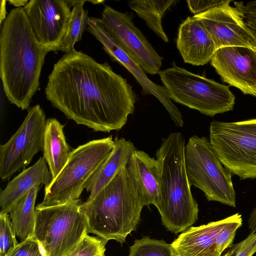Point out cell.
<instances>
[{
  "mask_svg": "<svg viewBox=\"0 0 256 256\" xmlns=\"http://www.w3.org/2000/svg\"><path fill=\"white\" fill-rule=\"evenodd\" d=\"M45 94L68 118L106 132L125 125L136 100L132 86L107 62L99 63L75 49L54 64Z\"/></svg>",
  "mask_w": 256,
  "mask_h": 256,
  "instance_id": "6da1fadb",
  "label": "cell"
},
{
  "mask_svg": "<svg viewBox=\"0 0 256 256\" xmlns=\"http://www.w3.org/2000/svg\"><path fill=\"white\" fill-rule=\"evenodd\" d=\"M0 50L4 92L10 103L28 109L48 52L36 38L23 7L12 10L2 24Z\"/></svg>",
  "mask_w": 256,
  "mask_h": 256,
  "instance_id": "7a4b0ae2",
  "label": "cell"
},
{
  "mask_svg": "<svg viewBox=\"0 0 256 256\" xmlns=\"http://www.w3.org/2000/svg\"><path fill=\"white\" fill-rule=\"evenodd\" d=\"M144 206L126 166L92 199L82 202L80 210L86 218L88 234L122 244L136 230Z\"/></svg>",
  "mask_w": 256,
  "mask_h": 256,
  "instance_id": "3957f363",
  "label": "cell"
},
{
  "mask_svg": "<svg viewBox=\"0 0 256 256\" xmlns=\"http://www.w3.org/2000/svg\"><path fill=\"white\" fill-rule=\"evenodd\" d=\"M185 139L180 132L162 140L156 158L160 164V198L156 206L162 224L178 234L198 220V204L193 197L184 162Z\"/></svg>",
  "mask_w": 256,
  "mask_h": 256,
  "instance_id": "277c9868",
  "label": "cell"
},
{
  "mask_svg": "<svg viewBox=\"0 0 256 256\" xmlns=\"http://www.w3.org/2000/svg\"><path fill=\"white\" fill-rule=\"evenodd\" d=\"M114 147L112 136L90 140L72 151L58 176L44 188L42 202L36 208L52 206L80 199L90 178Z\"/></svg>",
  "mask_w": 256,
  "mask_h": 256,
  "instance_id": "5b68a950",
  "label": "cell"
},
{
  "mask_svg": "<svg viewBox=\"0 0 256 256\" xmlns=\"http://www.w3.org/2000/svg\"><path fill=\"white\" fill-rule=\"evenodd\" d=\"M171 100L206 116L232 110L235 96L229 86L176 66L158 72Z\"/></svg>",
  "mask_w": 256,
  "mask_h": 256,
  "instance_id": "8992f818",
  "label": "cell"
},
{
  "mask_svg": "<svg viewBox=\"0 0 256 256\" xmlns=\"http://www.w3.org/2000/svg\"><path fill=\"white\" fill-rule=\"evenodd\" d=\"M79 199L36 208L34 238L44 256H67L88 233Z\"/></svg>",
  "mask_w": 256,
  "mask_h": 256,
  "instance_id": "52a82bcc",
  "label": "cell"
},
{
  "mask_svg": "<svg viewBox=\"0 0 256 256\" xmlns=\"http://www.w3.org/2000/svg\"><path fill=\"white\" fill-rule=\"evenodd\" d=\"M184 162L190 185L201 190L208 201L236 207L232 174L223 166L210 140L196 135L190 138Z\"/></svg>",
  "mask_w": 256,
  "mask_h": 256,
  "instance_id": "ba28073f",
  "label": "cell"
},
{
  "mask_svg": "<svg viewBox=\"0 0 256 256\" xmlns=\"http://www.w3.org/2000/svg\"><path fill=\"white\" fill-rule=\"evenodd\" d=\"M210 142L223 166L240 180L256 178V118L212 121Z\"/></svg>",
  "mask_w": 256,
  "mask_h": 256,
  "instance_id": "9c48e42d",
  "label": "cell"
},
{
  "mask_svg": "<svg viewBox=\"0 0 256 256\" xmlns=\"http://www.w3.org/2000/svg\"><path fill=\"white\" fill-rule=\"evenodd\" d=\"M46 114L39 104L28 109L21 126L10 140L0 146V177L8 180L28 166L44 148Z\"/></svg>",
  "mask_w": 256,
  "mask_h": 256,
  "instance_id": "30bf717a",
  "label": "cell"
},
{
  "mask_svg": "<svg viewBox=\"0 0 256 256\" xmlns=\"http://www.w3.org/2000/svg\"><path fill=\"white\" fill-rule=\"evenodd\" d=\"M110 36L148 74H158L162 57L134 24L130 15L106 6L100 18Z\"/></svg>",
  "mask_w": 256,
  "mask_h": 256,
  "instance_id": "8fae6325",
  "label": "cell"
},
{
  "mask_svg": "<svg viewBox=\"0 0 256 256\" xmlns=\"http://www.w3.org/2000/svg\"><path fill=\"white\" fill-rule=\"evenodd\" d=\"M86 29L102 44V48L112 61L119 63L132 74L142 87V94L155 96L168 112L174 124L182 128L184 126L182 116L170 98L165 88L154 83L147 76L140 66L105 30L100 18L88 17Z\"/></svg>",
  "mask_w": 256,
  "mask_h": 256,
  "instance_id": "7c38bea8",
  "label": "cell"
},
{
  "mask_svg": "<svg viewBox=\"0 0 256 256\" xmlns=\"http://www.w3.org/2000/svg\"><path fill=\"white\" fill-rule=\"evenodd\" d=\"M33 32L48 52H57L71 10L66 0H30L23 7Z\"/></svg>",
  "mask_w": 256,
  "mask_h": 256,
  "instance_id": "4fadbf2b",
  "label": "cell"
},
{
  "mask_svg": "<svg viewBox=\"0 0 256 256\" xmlns=\"http://www.w3.org/2000/svg\"><path fill=\"white\" fill-rule=\"evenodd\" d=\"M222 80L256 96V49L226 46L216 51L210 61Z\"/></svg>",
  "mask_w": 256,
  "mask_h": 256,
  "instance_id": "5bb4252c",
  "label": "cell"
},
{
  "mask_svg": "<svg viewBox=\"0 0 256 256\" xmlns=\"http://www.w3.org/2000/svg\"><path fill=\"white\" fill-rule=\"evenodd\" d=\"M227 0L222 5L194 15L208 32L216 50L226 46H245L256 49V42L246 29L234 6Z\"/></svg>",
  "mask_w": 256,
  "mask_h": 256,
  "instance_id": "9a60e30c",
  "label": "cell"
},
{
  "mask_svg": "<svg viewBox=\"0 0 256 256\" xmlns=\"http://www.w3.org/2000/svg\"><path fill=\"white\" fill-rule=\"evenodd\" d=\"M239 214L189 228L171 244L175 256H222L216 248V238Z\"/></svg>",
  "mask_w": 256,
  "mask_h": 256,
  "instance_id": "2e32d148",
  "label": "cell"
},
{
  "mask_svg": "<svg viewBox=\"0 0 256 256\" xmlns=\"http://www.w3.org/2000/svg\"><path fill=\"white\" fill-rule=\"evenodd\" d=\"M176 47L184 62L193 66H204L210 61L216 46L200 22L188 17L180 26Z\"/></svg>",
  "mask_w": 256,
  "mask_h": 256,
  "instance_id": "e0dca14e",
  "label": "cell"
},
{
  "mask_svg": "<svg viewBox=\"0 0 256 256\" xmlns=\"http://www.w3.org/2000/svg\"><path fill=\"white\" fill-rule=\"evenodd\" d=\"M52 181L45 159L40 158L33 165L24 169L0 191V212L9 214L32 188L44 184L46 188Z\"/></svg>",
  "mask_w": 256,
  "mask_h": 256,
  "instance_id": "ac0fdd59",
  "label": "cell"
},
{
  "mask_svg": "<svg viewBox=\"0 0 256 256\" xmlns=\"http://www.w3.org/2000/svg\"><path fill=\"white\" fill-rule=\"evenodd\" d=\"M126 167L145 205L156 207L160 198V170L157 160L136 149Z\"/></svg>",
  "mask_w": 256,
  "mask_h": 256,
  "instance_id": "d6986e66",
  "label": "cell"
},
{
  "mask_svg": "<svg viewBox=\"0 0 256 256\" xmlns=\"http://www.w3.org/2000/svg\"><path fill=\"white\" fill-rule=\"evenodd\" d=\"M114 147L103 162L87 182L85 189L90 194L86 200L92 199L126 166L133 152L134 144L124 138L114 139Z\"/></svg>",
  "mask_w": 256,
  "mask_h": 256,
  "instance_id": "ffe728a7",
  "label": "cell"
},
{
  "mask_svg": "<svg viewBox=\"0 0 256 256\" xmlns=\"http://www.w3.org/2000/svg\"><path fill=\"white\" fill-rule=\"evenodd\" d=\"M64 128L56 118L46 120L42 151L52 180L66 164L72 151L66 140Z\"/></svg>",
  "mask_w": 256,
  "mask_h": 256,
  "instance_id": "44dd1931",
  "label": "cell"
},
{
  "mask_svg": "<svg viewBox=\"0 0 256 256\" xmlns=\"http://www.w3.org/2000/svg\"><path fill=\"white\" fill-rule=\"evenodd\" d=\"M40 188V186L32 188L9 214L12 229L20 242L34 236L35 204Z\"/></svg>",
  "mask_w": 256,
  "mask_h": 256,
  "instance_id": "7402d4cb",
  "label": "cell"
},
{
  "mask_svg": "<svg viewBox=\"0 0 256 256\" xmlns=\"http://www.w3.org/2000/svg\"><path fill=\"white\" fill-rule=\"evenodd\" d=\"M178 2L176 0H134L128 4L158 36L168 42V38L162 26V18L167 10Z\"/></svg>",
  "mask_w": 256,
  "mask_h": 256,
  "instance_id": "603a6c76",
  "label": "cell"
},
{
  "mask_svg": "<svg viewBox=\"0 0 256 256\" xmlns=\"http://www.w3.org/2000/svg\"><path fill=\"white\" fill-rule=\"evenodd\" d=\"M87 0H79L72 7L68 23L66 32L58 48V51L66 53L74 50V46L80 40L86 26L88 18V12L84 8V4Z\"/></svg>",
  "mask_w": 256,
  "mask_h": 256,
  "instance_id": "cb8c5ba5",
  "label": "cell"
},
{
  "mask_svg": "<svg viewBox=\"0 0 256 256\" xmlns=\"http://www.w3.org/2000/svg\"><path fill=\"white\" fill-rule=\"evenodd\" d=\"M128 256H175L171 244L164 240L144 236L136 240Z\"/></svg>",
  "mask_w": 256,
  "mask_h": 256,
  "instance_id": "d4e9b609",
  "label": "cell"
},
{
  "mask_svg": "<svg viewBox=\"0 0 256 256\" xmlns=\"http://www.w3.org/2000/svg\"><path fill=\"white\" fill-rule=\"evenodd\" d=\"M108 240L86 234L67 256H105Z\"/></svg>",
  "mask_w": 256,
  "mask_h": 256,
  "instance_id": "484cf974",
  "label": "cell"
},
{
  "mask_svg": "<svg viewBox=\"0 0 256 256\" xmlns=\"http://www.w3.org/2000/svg\"><path fill=\"white\" fill-rule=\"evenodd\" d=\"M18 243L10 215L0 212V256H7Z\"/></svg>",
  "mask_w": 256,
  "mask_h": 256,
  "instance_id": "4316f807",
  "label": "cell"
},
{
  "mask_svg": "<svg viewBox=\"0 0 256 256\" xmlns=\"http://www.w3.org/2000/svg\"><path fill=\"white\" fill-rule=\"evenodd\" d=\"M234 4L244 26L256 42V0L234 2Z\"/></svg>",
  "mask_w": 256,
  "mask_h": 256,
  "instance_id": "83f0119b",
  "label": "cell"
},
{
  "mask_svg": "<svg viewBox=\"0 0 256 256\" xmlns=\"http://www.w3.org/2000/svg\"><path fill=\"white\" fill-rule=\"evenodd\" d=\"M242 215L238 216L234 221L228 224L219 234L216 238V245L218 252L222 255L226 248H230L237 230L242 226Z\"/></svg>",
  "mask_w": 256,
  "mask_h": 256,
  "instance_id": "f1b7e54d",
  "label": "cell"
},
{
  "mask_svg": "<svg viewBox=\"0 0 256 256\" xmlns=\"http://www.w3.org/2000/svg\"><path fill=\"white\" fill-rule=\"evenodd\" d=\"M256 252V232H251L244 240L233 244L223 256H252Z\"/></svg>",
  "mask_w": 256,
  "mask_h": 256,
  "instance_id": "f546056e",
  "label": "cell"
},
{
  "mask_svg": "<svg viewBox=\"0 0 256 256\" xmlns=\"http://www.w3.org/2000/svg\"><path fill=\"white\" fill-rule=\"evenodd\" d=\"M7 256H44L34 236L20 242Z\"/></svg>",
  "mask_w": 256,
  "mask_h": 256,
  "instance_id": "4dcf8cb0",
  "label": "cell"
},
{
  "mask_svg": "<svg viewBox=\"0 0 256 256\" xmlns=\"http://www.w3.org/2000/svg\"><path fill=\"white\" fill-rule=\"evenodd\" d=\"M226 0H186V2L188 6L191 13L194 14V15H196L206 12L215 7L222 5L224 4Z\"/></svg>",
  "mask_w": 256,
  "mask_h": 256,
  "instance_id": "1f68e13d",
  "label": "cell"
},
{
  "mask_svg": "<svg viewBox=\"0 0 256 256\" xmlns=\"http://www.w3.org/2000/svg\"><path fill=\"white\" fill-rule=\"evenodd\" d=\"M248 226L250 233L256 232V206L250 215L248 219Z\"/></svg>",
  "mask_w": 256,
  "mask_h": 256,
  "instance_id": "d6a6232c",
  "label": "cell"
},
{
  "mask_svg": "<svg viewBox=\"0 0 256 256\" xmlns=\"http://www.w3.org/2000/svg\"><path fill=\"white\" fill-rule=\"evenodd\" d=\"M8 2L10 4H12L16 8H20L22 6L24 7L26 6L29 1L27 0H8Z\"/></svg>",
  "mask_w": 256,
  "mask_h": 256,
  "instance_id": "836d02e7",
  "label": "cell"
},
{
  "mask_svg": "<svg viewBox=\"0 0 256 256\" xmlns=\"http://www.w3.org/2000/svg\"><path fill=\"white\" fill-rule=\"evenodd\" d=\"M6 0H1V9H0V24L2 23L6 19Z\"/></svg>",
  "mask_w": 256,
  "mask_h": 256,
  "instance_id": "e575fe53",
  "label": "cell"
},
{
  "mask_svg": "<svg viewBox=\"0 0 256 256\" xmlns=\"http://www.w3.org/2000/svg\"><path fill=\"white\" fill-rule=\"evenodd\" d=\"M90 2H91L93 3V4H98L99 3L103 2L102 0H92V1H88Z\"/></svg>",
  "mask_w": 256,
  "mask_h": 256,
  "instance_id": "d590c367",
  "label": "cell"
}]
</instances>
